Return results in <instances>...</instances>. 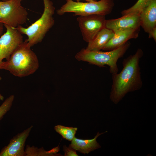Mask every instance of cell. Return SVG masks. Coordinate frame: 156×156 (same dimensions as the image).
<instances>
[{
	"instance_id": "cell-1",
	"label": "cell",
	"mask_w": 156,
	"mask_h": 156,
	"mask_svg": "<svg viewBox=\"0 0 156 156\" xmlns=\"http://www.w3.org/2000/svg\"><path fill=\"white\" fill-rule=\"evenodd\" d=\"M143 55V51L138 48L134 54L123 60V68L120 73L112 74L110 98L114 103H118L128 93L142 87L140 61Z\"/></svg>"
},
{
	"instance_id": "cell-2",
	"label": "cell",
	"mask_w": 156,
	"mask_h": 156,
	"mask_svg": "<svg viewBox=\"0 0 156 156\" xmlns=\"http://www.w3.org/2000/svg\"><path fill=\"white\" fill-rule=\"evenodd\" d=\"M26 40L19 45L0 69L8 71L14 76L22 77L34 73L38 68L39 62L35 53Z\"/></svg>"
},
{
	"instance_id": "cell-3",
	"label": "cell",
	"mask_w": 156,
	"mask_h": 156,
	"mask_svg": "<svg viewBox=\"0 0 156 156\" xmlns=\"http://www.w3.org/2000/svg\"><path fill=\"white\" fill-rule=\"evenodd\" d=\"M44 10L41 16L28 27L20 26L16 28L22 34L27 36L26 40L31 47L41 42L55 23L53 17L55 8L50 0H43Z\"/></svg>"
},
{
	"instance_id": "cell-4",
	"label": "cell",
	"mask_w": 156,
	"mask_h": 156,
	"mask_svg": "<svg viewBox=\"0 0 156 156\" xmlns=\"http://www.w3.org/2000/svg\"><path fill=\"white\" fill-rule=\"evenodd\" d=\"M128 41L119 47L106 52L91 51L83 49L75 55L79 61L89 62L99 67L107 65L109 67V71L112 74L118 73V69L117 63L118 60L126 53L130 46Z\"/></svg>"
},
{
	"instance_id": "cell-5",
	"label": "cell",
	"mask_w": 156,
	"mask_h": 156,
	"mask_svg": "<svg viewBox=\"0 0 156 156\" xmlns=\"http://www.w3.org/2000/svg\"><path fill=\"white\" fill-rule=\"evenodd\" d=\"M114 6L113 0H100L98 1L82 2L73 0L67 1L56 11L59 15L67 12H73L74 16H85L92 14L105 16L110 14Z\"/></svg>"
},
{
	"instance_id": "cell-6",
	"label": "cell",
	"mask_w": 156,
	"mask_h": 156,
	"mask_svg": "<svg viewBox=\"0 0 156 156\" xmlns=\"http://www.w3.org/2000/svg\"><path fill=\"white\" fill-rule=\"evenodd\" d=\"M23 0L0 1V23L14 28L24 24L27 20L28 13L21 5Z\"/></svg>"
},
{
	"instance_id": "cell-7",
	"label": "cell",
	"mask_w": 156,
	"mask_h": 156,
	"mask_svg": "<svg viewBox=\"0 0 156 156\" xmlns=\"http://www.w3.org/2000/svg\"><path fill=\"white\" fill-rule=\"evenodd\" d=\"M83 38L86 42L91 41L96 35L105 27V16L92 14L79 16L77 18Z\"/></svg>"
},
{
	"instance_id": "cell-8",
	"label": "cell",
	"mask_w": 156,
	"mask_h": 156,
	"mask_svg": "<svg viewBox=\"0 0 156 156\" xmlns=\"http://www.w3.org/2000/svg\"><path fill=\"white\" fill-rule=\"evenodd\" d=\"M5 33L0 37V69L5 59L8 60L17 47L23 41V37L16 28L3 25Z\"/></svg>"
},
{
	"instance_id": "cell-9",
	"label": "cell",
	"mask_w": 156,
	"mask_h": 156,
	"mask_svg": "<svg viewBox=\"0 0 156 156\" xmlns=\"http://www.w3.org/2000/svg\"><path fill=\"white\" fill-rule=\"evenodd\" d=\"M33 127L31 125L14 136L1 149L0 156H26L25 143Z\"/></svg>"
},
{
	"instance_id": "cell-10",
	"label": "cell",
	"mask_w": 156,
	"mask_h": 156,
	"mask_svg": "<svg viewBox=\"0 0 156 156\" xmlns=\"http://www.w3.org/2000/svg\"><path fill=\"white\" fill-rule=\"evenodd\" d=\"M140 13H130L119 18L106 20L105 27L113 31L122 29H138L140 27Z\"/></svg>"
},
{
	"instance_id": "cell-11",
	"label": "cell",
	"mask_w": 156,
	"mask_h": 156,
	"mask_svg": "<svg viewBox=\"0 0 156 156\" xmlns=\"http://www.w3.org/2000/svg\"><path fill=\"white\" fill-rule=\"evenodd\" d=\"M114 34L105 45L103 50L110 51L117 48L131 39H135L138 36L140 29H122L113 31Z\"/></svg>"
},
{
	"instance_id": "cell-12",
	"label": "cell",
	"mask_w": 156,
	"mask_h": 156,
	"mask_svg": "<svg viewBox=\"0 0 156 156\" xmlns=\"http://www.w3.org/2000/svg\"><path fill=\"white\" fill-rule=\"evenodd\" d=\"M140 26L148 34L156 27V0L140 13Z\"/></svg>"
},
{
	"instance_id": "cell-13",
	"label": "cell",
	"mask_w": 156,
	"mask_h": 156,
	"mask_svg": "<svg viewBox=\"0 0 156 156\" xmlns=\"http://www.w3.org/2000/svg\"><path fill=\"white\" fill-rule=\"evenodd\" d=\"M107 132L106 131L101 133H99L98 132L94 138L91 139L82 140L75 137L71 141V144L69 146L81 153L88 154L101 147L97 142L96 139L99 135Z\"/></svg>"
},
{
	"instance_id": "cell-14",
	"label": "cell",
	"mask_w": 156,
	"mask_h": 156,
	"mask_svg": "<svg viewBox=\"0 0 156 156\" xmlns=\"http://www.w3.org/2000/svg\"><path fill=\"white\" fill-rule=\"evenodd\" d=\"M114 34L113 31L105 27L88 43L87 47L85 49L91 51H100L102 50Z\"/></svg>"
},
{
	"instance_id": "cell-15",
	"label": "cell",
	"mask_w": 156,
	"mask_h": 156,
	"mask_svg": "<svg viewBox=\"0 0 156 156\" xmlns=\"http://www.w3.org/2000/svg\"><path fill=\"white\" fill-rule=\"evenodd\" d=\"M59 151L58 147L53 148L49 151H45L43 148H38L34 146L27 145L25 149L26 156H55Z\"/></svg>"
},
{
	"instance_id": "cell-16",
	"label": "cell",
	"mask_w": 156,
	"mask_h": 156,
	"mask_svg": "<svg viewBox=\"0 0 156 156\" xmlns=\"http://www.w3.org/2000/svg\"><path fill=\"white\" fill-rule=\"evenodd\" d=\"M54 129L63 138L69 141H71L75 137L77 128L58 125L54 127Z\"/></svg>"
},
{
	"instance_id": "cell-17",
	"label": "cell",
	"mask_w": 156,
	"mask_h": 156,
	"mask_svg": "<svg viewBox=\"0 0 156 156\" xmlns=\"http://www.w3.org/2000/svg\"><path fill=\"white\" fill-rule=\"evenodd\" d=\"M153 0H138L131 7L122 11L121 13L124 15L130 13H140L143 10L148 6Z\"/></svg>"
},
{
	"instance_id": "cell-18",
	"label": "cell",
	"mask_w": 156,
	"mask_h": 156,
	"mask_svg": "<svg viewBox=\"0 0 156 156\" xmlns=\"http://www.w3.org/2000/svg\"><path fill=\"white\" fill-rule=\"evenodd\" d=\"M14 99V96L11 95L8 97L0 106V121L10 109Z\"/></svg>"
},
{
	"instance_id": "cell-19",
	"label": "cell",
	"mask_w": 156,
	"mask_h": 156,
	"mask_svg": "<svg viewBox=\"0 0 156 156\" xmlns=\"http://www.w3.org/2000/svg\"><path fill=\"white\" fill-rule=\"evenodd\" d=\"M63 150L64 152L65 156H78L76 151L72 148L67 147L66 145L63 146Z\"/></svg>"
},
{
	"instance_id": "cell-20",
	"label": "cell",
	"mask_w": 156,
	"mask_h": 156,
	"mask_svg": "<svg viewBox=\"0 0 156 156\" xmlns=\"http://www.w3.org/2000/svg\"><path fill=\"white\" fill-rule=\"evenodd\" d=\"M149 38H153L155 41H156V27L153 29L148 33Z\"/></svg>"
},
{
	"instance_id": "cell-21",
	"label": "cell",
	"mask_w": 156,
	"mask_h": 156,
	"mask_svg": "<svg viewBox=\"0 0 156 156\" xmlns=\"http://www.w3.org/2000/svg\"><path fill=\"white\" fill-rule=\"evenodd\" d=\"M3 24L0 23V37L2 35L3 33Z\"/></svg>"
},
{
	"instance_id": "cell-22",
	"label": "cell",
	"mask_w": 156,
	"mask_h": 156,
	"mask_svg": "<svg viewBox=\"0 0 156 156\" xmlns=\"http://www.w3.org/2000/svg\"><path fill=\"white\" fill-rule=\"evenodd\" d=\"M66 1H70V0H66ZM77 1V2H79V1L81 0H76ZM86 1L87 2H92V1H97L96 0H84Z\"/></svg>"
},
{
	"instance_id": "cell-23",
	"label": "cell",
	"mask_w": 156,
	"mask_h": 156,
	"mask_svg": "<svg viewBox=\"0 0 156 156\" xmlns=\"http://www.w3.org/2000/svg\"><path fill=\"white\" fill-rule=\"evenodd\" d=\"M1 79V77H0V81ZM4 99V97L0 93V100L1 101H3Z\"/></svg>"
},
{
	"instance_id": "cell-24",
	"label": "cell",
	"mask_w": 156,
	"mask_h": 156,
	"mask_svg": "<svg viewBox=\"0 0 156 156\" xmlns=\"http://www.w3.org/2000/svg\"><path fill=\"white\" fill-rule=\"evenodd\" d=\"M2 0L3 1H8V0Z\"/></svg>"
}]
</instances>
